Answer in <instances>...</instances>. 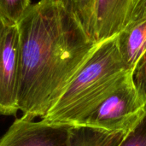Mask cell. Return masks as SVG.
Returning <instances> with one entry per match:
<instances>
[{
    "label": "cell",
    "instance_id": "6da1fadb",
    "mask_svg": "<svg viewBox=\"0 0 146 146\" xmlns=\"http://www.w3.org/2000/svg\"><path fill=\"white\" fill-rule=\"evenodd\" d=\"M17 27L19 110L23 116L42 119L98 43L60 0L32 4Z\"/></svg>",
    "mask_w": 146,
    "mask_h": 146
},
{
    "label": "cell",
    "instance_id": "7a4b0ae2",
    "mask_svg": "<svg viewBox=\"0 0 146 146\" xmlns=\"http://www.w3.org/2000/svg\"><path fill=\"white\" fill-rule=\"evenodd\" d=\"M133 72L126 69L116 35L98 43L45 116L47 121L82 126L89 115Z\"/></svg>",
    "mask_w": 146,
    "mask_h": 146
},
{
    "label": "cell",
    "instance_id": "3957f363",
    "mask_svg": "<svg viewBox=\"0 0 146 146\" xmlns=\"http://www.w3.org/2000/svg\"><path fill=\"white\" fill-rule=\"evenodd\" d=\"M128 74L115 92L86 120L82 126L112 133L127 132L141 117L146 101Z\"/></svg>",
    "mask_w": 146,
    "mask_h": 146
},
{
    "label": "cell",
    "instance_id": "277c9868",
    "mask_svg": "<svg viewBox=\"0 0 146 146\" xmlns=\"http://www.w3.org/2000/svg\"><path fill=\"white\" fill-rule=\"evenodd\" d=\"M20 38L18 27L0 26V115L19 110Z\"/></svg>",
    "mask_w": 146,
    "mask_h": 146
},
{
    "label": "cell",
    "instance_id": "5b68a950",
    "mask_svg": "<svg viewBox=\"0 0 146 146\" xmlns=\"http://www.w3.org/2000/svg\"><path fill=\"white\" fill-rule=\"evenodd\" d=\"M73 127L22 115L0 137V146H66Z\"/></svg>",
    "mask_w": 146,
    "mask_h": 146
},
{
    "label": "cell",
    "instance_id": "8992f818",
    "mask_svg": "<svg viewBox=\"0 0 146 146\" xmlns=\"http://www.w3.org/2000/svg\"><path fill=\"white\" fill-rule=\"evenodd\" d=\"M135 0H93L91 39L102 42L117 35L128 23Z\"/></svg>",
    "mask_w": 146,
    "mask_h": 146
},
{
    "label": "cell",
    "instance_id": "52a82bcc",
    "mask_svg": "<svg viewBox=\"0 0 146 146\" xmlns=\"http://www.w3.org/2000/svg\"><path fill=\"white\" fill-rule=\"evenodd\" d=\"M119 53L127 71H134L146 51V20L127 25L117 35Z\"/></svg>",
    "mask_w": 146,
    "mask_h": 146
},
{
    "label": "cell",
    "instance_id": "ba28073f",
    "mask_svg": "<svg viewBox=\"0 0 146 146\" xmlns=\"http://www.w3.org/2000/svg\"><path fill=\"white\" fill-rule=\"evenodd\" d=\"M126 133H112L86 126H74L66 146H117Z\"/></svg>",
    "mask_w": 146,
    "mask_h": 146
},
{
    "label": "cell",
    "instance_id": "9c48e42d",
    "mask_svg": "<svg viewBox=\"0 0 146 146\" xmlns=\"http://www.w3.org/2000/svg\"><path fill=\"white\" fill-rule=\"evenodd\" d=\"M31 5L30 0H0V26H17Z\"/></svg>",
    "mask_w": 146,
    "mask_h": 146
},
{
    "label": "cell",
    "instance_id": "30bf717a",
    "mask_svg": "<svg viewBox=\"0 0 146 146\" xmlns=\"http://www.w3.org/2000/svg\"><path fill=\"white\" fill-rule=\"evenodd\" d=\"M76 17L90 38L93 0H60Z\"/></svg>",
    "mask_w": 146,
    "mask_h": 146
},
{
    "label": "cell",
    "instance_id": "8fae6325",
    "mask_svg": "<svg viewBox=\"0 0 146 146\" xmlns=\"http://www.w3.org/2000/svg\"><path fill=\"white\" fill-rule=\"evenodd\" d=\"M117 146H146V108L141 117L124 134Z\"/></svg>",
    "mask_w": 146,
    "mask_h": 146
},
{
    "label": "cell",
    "instance_id": "7c38bea8",
    "mask_svg": "<svg viewBox=\"0 0 146 146\" xmlns=\"http://www.w3.org/2000/svg\"><path fill=\"white\" fill-rule=\"evenodd\" d=\"M133 77L139 92L146 101V51L139 61Z\"/></svg>",
    "mask_w": 146,
    "mask_h": 146
},
{
    "label": "cell",
    "instance_id": "4fadbf2b",
    "mask_svg": "<svg viewBox=\"0 0 146 146\" xmlns=\"http://www.w3.org/2000/svg\"><path fill=\"white\" fill-rule=\"evenodd\" d=\"M146 20V0H135L127 25Z\"/></svg>",
    "mask_w": 146,
    "mask_h": 146
}]
</instances>
